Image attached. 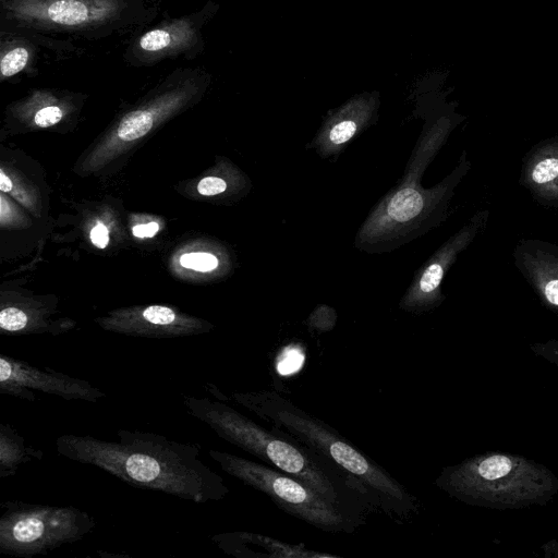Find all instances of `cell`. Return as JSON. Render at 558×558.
<instances>
[{"label":"cell","mask_w":558,"mask_h":558,"mask_svg":"<svg viewBox=\"0 0 558 558\" xmlns=\"http://www.w3.org/2000/svg\"><path fill=\"white\" fill-rule=\"evenodd\" d=\"M218 9L217 2L208 0L198 10L181 16H171L166 11L158 23L131 39L122 60L130 66L149 68L166 60L196 59L205 50L203 31Z\"/></svg>","instance_id":"obj_9"},{"label":"cell","mask_w":558,"mask_h":558,"mask_svg":"<svg viewBox=\"0 0 558 558\" xmlns=\"http://www.w3.org/2000/svg\"><path fill=\"white\" fill-rule=\"evenodd\" d=\"M531 351L558 367V340L549 339L531 344Z\"/></svg>","instance_id":"obj_20"},{"label":"cell","mask_w":558,"mask_h":558,"mask_svg":"<svg viewBox=\"0 0 558 558\" xmlns=\"http://www.w3.org/2000/svg\"><path fill=\"white\" fill-rule=\"evenodd\" d=\"M43 458L44 451L27 444L10 424H0V478L13 476L21 465Z\"/></svg>","instance_id":"obj_16"},{"label":"cell","mask_w":558,"mask_h":558,"mask_svg":"<svg viewBox=\"0 0 558 558\" xmlns=\"http://www.w3.org/2000/svg\"><path fill=\"white\" fill-rule=\"evenodd\" d=\"M197 190L202 195L214 196L225 192L227 183L220 178L207 177L201 180Z\"/></svg>","instance_id":"obj_21"},{"label":"cell","mask_w":558,"mask_h":558,"mask_svg":"<svg viewBox=\"0 0 558 558\" xmlns=\"http://www.w3.org/2000/svg\"><path fill=\"white\" fill-rule=\"evenodd\" d=\"M303 361V355L298 350H287L278 363V369L282 374L296 371Z\"/></svg>","instance_id":"obj_22"},{"label":"cell","mask_w":558,"mask_h":558,"mask_svg":"<svg viewBox=\"0 0 558 558\" xmlns=\"http://www.w3.org/2000/svg\"><path fill=\"white\" fill-rule=\"evenodd\" d=\"M435 485L466 505L498 510L544 506L558 493L553 471L508 452L480 453L449 465Z\"/></svg>","instance_id":"obj_6"},{"label":"cell","mask_w":558,"mask_h":558,"mask_svg":"<svg viewBox=\"0 0 558 558\" xmlns=\"http://www.w3.org/2000/svg\"><path fill=\"white\" fill-rule=\"evenodd\" d=\"M35 392L88 402H97L106 396L87 380L0 354V393L33 402L36 400Z\"/></svg>","instance_id":"obj_11"},{"label":"cell","mask_w":558,"mask_h":558,"mask_svg":"<svg viewBox=\"0 0 558 558\" xmlns=\"http://www.w3.org/2000/svg\"><path fill=\"white\" fill-rule=\"evenodd\" d=\"M0 553L33 558L82 541L95 527L94 518L74 506L1 504Z\"/></svg>","instance_id":"obj_8"},{"label":"cell","mask_w":558,"mask_h":558,"mask_svg":"<svg viewBox=\"0 0 558 558\" xmlns=\"http://www.w3.org/2000/svg\"><path fill=\"white\" fill-rule=\"evenodd\" d=\"M92 242L99 248H105L109 242L108 230L102 223H98L90 231Z\"/></svg>","instance_id":"obj_23"},{"label":"cell","mask_w":558,"mask_h":558,"mask_svg":"<svg viewBox=\"0 0 558 558\" xmlns=\"http://www.w3.org/2000/svg\"><path fill=\"white\" fill-rule=\"evenodd\" d=\"M230 399L247 409L284 439L294 441L350 480L373 511L404 521L417 511V499L398 480L333 427L277 391L232 392Z\"/></svg>","instance_id":"obj_3"},{"label":"cell","mask_w":558,"mask_h":558,"mask_svg":"<svg viewBox=\"0 0 558 558\" xmlns=\"http://www.w3.org/2000/svg\"><path fill=\"white\" fill-rule=\"evenodd\" d=\"M464 117L453 110L442 113L425 128L408 162L401 182L369 213L359 229L355 246L368 253L397 248L444 223L454 191L471 170L464 150L452 171L433 187L421 178Z\"/></svg>","instance_id":"obj_2"},{"label":"cell","mask_w":558,"mask_h":558,"mask_svg":"<svg viewBox=\"0 0 558 558\" xmlns=\"http://www.w3.org/2000/svg\"><path fill=\"white\" fill-rule=\"evenodd\" d=\"M28 318L23 310L19 307H4L0 312V328L7 333H19L26 331Z\"/></svg>","instance_id":"obj_18"},{"label":"cell","mask_w":558,"mask_h":558,"mask_svg":"<svg viewBox=\"0 0 558 558\" xmlns=\"http://www.w3.org/2000/svg\"><path fill=\"white\" fill-rule=\"evenodd\" d=\"M150 0H0V29L57 41H99L143 31L157 16Z\"/></svg>","instance_id":"obj_5"},{"label":"cell","mask_w":558,"mask_h":558,"mask_svg":"<svg viewBox=\"0 0 558 558\" xmlns=\"http://www.w3.org/2000/svg\"><path fill=\"white\" fill-rule=\"evenodd\" d=\"M222 471L269 497L288 514L328 533H354L364 515L339 507L298 478L269 465L233 453L210 449Z\"/></svg>","instance_id":"obj_7"},{"label":"cell","mask_w":558,"mask_h":558,"mask_svg":"<svg viewBox=\"0 0 558 558\" xmlns=\"http://www.w3.org/2000/svg\"><path fill=\"white\" fill-rule=\"evenodd\" d=\"M379 106L378 92L352 96L328 113L308 147L322 158L337 157L352 140L376 122Z\"/></svg>","instance_id":"obj_12"},{"label":"cell","mask_w":558,"mask_h":558,"mask_svg":"<svg viewBox=\"0 0 558 558\" xmlns=\"http://www.w3.org/2000/svg\"><path fill=\"white\" fill-rule=\"evenodd\" d=\"M490 211L474 213L415 272L400 300L399 308L414 314L435 310L445 301L441 290L445 276L459 255L482 235L489 223Z\"/></svg>","instance_id":"obj_10"},{"label":"cell","mask_w":558,"mask_h":558,"mask_svg":"<svg viewBox=\"0 0 558 558\" xmlns=\"http://www.w3.org/2000/svg\"><path fill=\"white\" fill-rule=\"evenodd\" d=\"M519 184L539 206L558 209V134L537 142L525 153Z\"/></svg>","instance_id":"obj_14"},{"label":"cell","mask_w":558,"mask_h":558,"mask_svg":"<svg viewBox=\"0 0 558 558\" xmlns=\"http://www.w3.org/2000/svg\"><path fill=\"white\" fill-rule=\"evenodd\" d=\"M12 189V182L3 172L0 170V190L2 192H9Z\"/></svg>","instance_id":"obj_25"},{"label":"cell","mask_w":558,"mask_h":558,"mask_svg":"<svg viewBox=\"0 0 558 558\" xmlns=\"http://www.w3.org/2000/svg\"><path fill=\"white\" fill-rule=\"evenodd\" d=\"M180 263L185 268L197 271H209L218 266V259L209 253H187L183 254Z\"/></svg>","instance_id":"obj_19"},{"label":"cell","mask_w":558,"mask_h":558,"mask_svg":"<svg viewBox=\"0 0 558 558\" xmlns=\"http://www.w3.org/2000/svg\"><path fill=\"white\" fill-rule=\"evenodd\" d=\"M186 412L220 438L267 465L303 482L319 495L351 512L372 510L359 488L335 468L303 446L263 427L223 400L183 395ZM373 511V510H372Z\"/></svg>","instance_id":"obj_4"},{"label":"cell","mask_w":558,"mask_h":558,"mask_svg":"<svg viewBox=\"0 0 558 558\" xmlns=\"http://www.w3.org/2000/svg\"><path fill=\"white\" fill-rule=\"evenodd\" d=\"M46 98V89H43V105L35 110L33 116L34 123L39 128H49L63 119L64 108L60 106L63 97H58L53 94L49 104L44 105Z\"/></svg>","instance_id":"obj_17"},{"label":"cell","mask_w":558,"mask_h":558,"mask_svg":"<svg viewBox=\"0 0 558 558\" xmlns=\"http://www.w3.org/2000/svg\"><path fill=\"white\" fill-rule=\"evenodd\" d=\"M118 441L90 435L63 434L60 456L90 464L142 489L161 492L196 504L218 501L230 490L223 478L201 459L196 444L179 442L141 430H117Z\"/></svg>","instance_id":"obj_1"},{"label":"cell","mask_w":558,"mask_h":558,"mask_svg":"<svg viewBox=\"0 0 558 558\" xmlns=\"http://www.w3.org/2000/svg\"><path fill=\"white\" fill-rule=\"evenodd\" d=\"M159 230L157 222H149L146 225H137L133 227L132 232L136 238H151Z\"/></svg>","instance_id":"obj_24"},{"label":"cell","mask_w":558,"mask_h":558,"mask_svg":"<svg viewBox=\"0 0 558 558\" xmlns=\"http://www.w3.org/2000/svg\"><path fill=\"white\" fill-rule=\"evenodd\" d=\"M63 54L77 51L72 44L57 41L40 35L0 29V80L11 81L21 74H37L41 49Z\"/></svg>","instance_id":"obj_15"},{"label":"cell","mask_w":558,"mask_h":558,"mask_svg":"<svg viewBox=\"0 0 558 558\" xmlns=\"http://www.w3.org/2000/svg\"><path fill=\"white\" fill-rule=\"evenodd\" d=\"M512 258L515 269L542 305L558 314V244L523 238L517 242Z\"/></svg>","instance_id":"obj_13"}]
</instances>
